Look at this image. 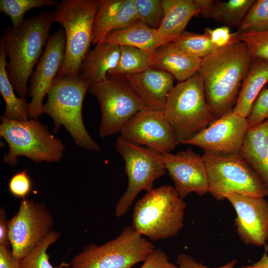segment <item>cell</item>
Returning <instances> with one entry per match:
<instances>
[{
  "label": "cell",
  "instance_id": "cell-1",
  "mask_svg": "<svg viewBox=\"0 0 268 268\" xmlns=\"http://www.w3.org/2000/svg\"><path fill=\"white\" fill-rule=\"evenodd\" d=\"M252 59L241 41L217 48L201 59L199 72L203 79L206 101L216 119L233 110Z\"/></svg>",
  "mask_w": 268,
  "mask_h": 268
},
{
  "label": "cell",
  "instance_id": "cell-2",
  "mask_svg": "<svg viewBox=\"0 0 268 268\" xmlns=\"http://www.w3.org/2000/svg\"><path fill=\"white\" fill-rule=\"evenodd\" d=\"M55 22L54 12H40L25 19L17 27H8L1 35L8 58L6 70L15 91L26 99L27 83L41 57Z\"/></svg>",
  "mask_w": 268,
  "mask_h": 268
},
{
  "label": "cell",
  "instance_id": "cell-3",
  "mask_svg": "<svg viewBox=\"0 0 268 268\" xmlns=\"http://www.w3.org/2000/svg\"><path fill=\"white\" fill-rule=\"evenodd\" d=\"M186 207L175 188L160 186L146 192L136 202L132 226L152 241L175 236L184 227Z\"/></svg>",
  "mask_w": 268,
  "mask_h": 268
},
{
  "label": "cell",
  "instance_id": "cell-4",
  "mask_svg": "<svg viewBox=\"0 0 268 268\" xmlns=\"http://www.w3.org/2000/svg\"><path fill=\"white\" fill-rule=\"evenodd\" d=\"M163 112L178 144H184L216 120L206 101L199 72L174 85Z\"/></svg>",
  "mask_w": 268,
  "mask_h": 268
},
{
  "label": "cell",
  "instance_id": "cell-5",
  "mask_svg": "<svg viewBox=\"0 0 268 268\" xmlns=\"http://www.w3.org/2000/svg\"><path fill=\"white\" fill-rule=\"evenodd\" d=\"M89 86L79 75L57 76L47 94L43 114L53 120L55 132L63 126L78 147L99 151L100 147L87 132L82 118V104Z\"/></svg>",
  "mask_w": 268,
  "mask_h": 268
},
{
  "label": "cell",
  "instance_id": "cell-6",
  "mask_svg": "<svg viewBox=\"0 0 268 268\" xmlns=\"http://www.w3.org/2000/svg\"><path fill=\"white\" fill-rule=\"evenodd\" d=\"M0 136L7 142L8 152L3 161L11 166L18 164L23 156L35 162L53 163L63 157L65 146L51 134L47 126L38 119L17 121L0 117Z\"/></svg>",
  "mask_w": 268,
  "mask_h": 268
},
{
  "label": "cell",
  "instance_id": "cell-7",
  "mask_svg": "<svg viewBox=\"0 0 268 268\" xmlns=\"http://www.w3.org/2000/svg\"><path fill=\"white\" fill-rule=\"evenodd\" d=\"M99 0H63L54 11L66 34V49L60 77L79 75L82 61L93 40L94 20Z\"/></svg>",
  "mask_w": 268,
  "mask_h": 268
},
{
  "label": "cell",
  "instance_id": "cell-8",
  "mask_svg": "<svg viewBox=\"0 0 268 268\" xmlns=\"http://www.w3.org/2000/svg\"><path fill=\"white\" fill-rule=\"evenodd\" d=\"M209 193L218 201L231 194L254 198L268 196V189L240 154L204 152Z\"/></svg>",
  "mask_w": 268,
  "mask_h": 268
},
{
  "label": "cell",
  "instance_id": "cell-9",
  "mask_svg": "<svg viewBox=\"0 0 268 268\" xmlns=\"http://www.w3.org/2000/svg\"><path fill=\"white\" fill-rule=\"evenodd\" d=\"M153 243L127 225L116 238L103 244L84 247L70 263L71 268H133L155 249Z\"/></svg>",
  "mask_w": 268,
  "mask_h": 268
},
{
  "label": "cell",
  "instance_id": "cell-10",
  "mask_svg": "<svg viewBox=\"0 0 268 268\" xmlns=\"http://www.w3.org/2000/svg\"><path fill=\"white\" fill-rule=\"evenodd\" d=\"M116 149L123 157L128 183L125 192L117 201L115 214L125 215L137 195L153 189L155 181L167 172L160 153L134 143L121 136L117 138Z\"/></svg>",
  "mask_w": 268,
  "mask_h": 268
},
{
  "label": "cell",
  "instance_id": "cell-11",
  "mask_svg": "<svg viewBox=\"0 0 268 268\" xmlns=\"http://www.w3.org/2000/svg\"><path fill=\"white\" fill-rule=\"evenodd\" d=\"M88 91L99 104L101 120L99 134L102 138L120 132L136 113L147 109L140 98L117 76L91 84Z\"/></svg>",
  "mask_w": 268,
  "mask_h": 268
},
{
  "label": "cell",
  "instance_id": "cell-12",
  "mask_svg": "<svg viewBox=\"0 0 268 268\" xmlns=\"http://www.w3.org/2000/svg\"><path fill=\"white\" fill-rule=\"evenodd\" d=\"M53 218L44 204L23 199L9 223V239L14 259L20 262L53 231Z\"/></svg>",
  "mask_w": 268,
  "mask_h": 268
},
{
  "label": "cell",
  "instance_id": "cell-13",
  "mask_svg": "<svg viewBox=\"0 0 268 268\" xmlns=\"http://www.w3.org/2000/svg\"><path fill=\"white\" fill-rule=\"evenodd\" d=\"M65 49L66 34L62 28L50 35L32 74L29 90L30 119H38L43 114V100L63 65Z\"/></svg>",
  "mask_w": 268,
  "mask_h": 268
},
{
  "label": "cell",
  "instance_id": "cell-14",
  "mask_svg": "<svg viewBox=\"0 0 268 268\" xmlns=\"http://www.w3.org/2000/svg\"><path fill=\"white\" fill-rule=\"evenodd\" d=\"M120 133L127 140L160 153H170L178 144L173 129L161 111L147 108L139 111Z\"/></svg>",
  "mask_w": 268,
  "mask_h": 268
},
{
  "label": "cell",
  "instance_id": "cell-15",
  "mask_svg": "<svg viewBox=\"0 0 268 268\" xmlns=\"http://www.w3.org/2000/svg\"><path fill=\"white\" fill-rule=\"evenodd\" d=\"M160 157L181 199L192 193L200 196L209 193L208 173L202 156L190 148L176 154L160 153Z\"/></svg>",
  "mask_w": 268,
  "mask_h": 268
},
{
  "label": "cell",
  "instance_id": "cell-16",
  "mask_svg": "<svg viewBox=\"0 0 268 268\" xmlns=\"http://www.w3.org/2000/svg\"><path fill=\"white\" fill-rule=\"evenodd\" d=\"M248 129L247 118L231 110L184 144L200 147L204 152L240 154Z\"/></svg>",
  "mask_w": 268,
  "mask_h": 268
},
{
  "label": "cell",
  "instance_id": "cell-17",
  "mask_svg": "<svg viewBox=\"0 0 268 268\" xmlns=\"http://www.w3.org/2000/svg\"><path fill=\"white\" fill-rule=\"evenodd\" d=\"M227 199L236 213L234 224L238 236L245 244L263 246L268 241V201L238 194Z\"/></svg>",
  "mask_w": 268,
  "mask_h": 268
},
{
  "label": "cell",
  "instance_id": "cell-18",
  "mask_svg": "<svg viewBox=\"0 0 268 268\" xmlns=\"http://www.w3.org/2000/svg\"><path fill=\"white\" fill-rule=\"evenodd\" d=\"M114 75L127 84L148 109L161 111L175 79L169 73L153 67L133 74Z\"/></svg>",
  "mask_w": 268,
  "mask_h": 268
},
{
  "label": "cell",
  "instance_id": "cell-19",
  "mask_svg": "<svg viewBox=\"0 0 268 268\" xmlns=\"http://www.w3.org/2000/svg\"><path fill=\"white\" fill-rule=\"evenodd\" d=\"M139 21L134 0H99L93 23L92 44L103 43L111 32L128 28Z\"/></svg>",
  "mask_w": 268,
  "mask_h": 268
},
{
  "label": "cell",
  "instance_id": "cell-20",
  "mask_svg": "<svg viewBox=\"0 0 268 268\" xmlns=\"http://www.w3.org/2000/svg\"><path fill=\"white\" fill-rule=\"evenodd\" d=\"M201 62V59L189 54L171 42L155 50L152 67L169 73L181 82L198 72Z\"/></svg>",
  "mask_w": 268,
  "mask_h": 268
},
{
  "label": "cell",
  "instance_id": "cell-21",
  "mask_svg": "<svg viewBox=\"0 0 268 268\" xmlns=\"http://www.w3.org/2000/svg\"><path fill=\"white\" fill-rule=\"evenodd\" d=\"M240 154L268 189V119L248 129Z\"/></svg>",
  "mask_w": 268,
  "mask_h": 268
},
{
  "label": "cell",
  "instance_id": "cell-22",
  "mask_svg": "<svg viewBox=\"0 0 268 268\" xmlns=\"http://www.w3.org/2000/svg\"><path fill=\"white\" fill-rule=\"evenodd\" d=\"M120 55L119 46L106 42L96 45L84 57L78 75L90 85L105 80L116 67Z\"/></svg>",
  "mask_w": 268,
  "mask_h": 268
},
{
  "label": "cell",
  "instance_id": "cell-23",
  "mask_svg": "<svg viewBox=\"0 0 268 268\" xmlns=\"http://www.w3.org/2000/svg\"><path fill=\"white\" fill-rule=\"evenodd\" d=\"M162 5L163 17L157 30L172 42L179 38L190 20L200 14L195 0H162Z\"/></svg>",
  "mask_w": 268,
  "mask_h": 268
},
{
  "label": "cell",
  "instance_id": "cell-24",
  "mask_svg": "<svg viewBox=\"0 0 268 268\" xmlns=\"http://www.w3.org/2000/svg\"><path fill=\"white\" fill-rule=\"evenodd\" d=\"M268 82V61L252 58L249 69L244 78L233 112L247 118L253 104Z\"/></svg>",
  "mask_w": 268,
  "mask_h": 268
},
{
  "label": "cell",
  "instance_id": "cell-25",
  "mask_svg": "<svg viewBox=\"0 0 268 268\" xmlns=\"http://www.w3.org/2000/svg\"><path fill=\"white\" fill-rule=\"evenodd\" d=\"M171 42L161 36L157 29L151 28L139 21L128 28L111 32L104 42L119 46L133 47L154 53L161 46Z\"/></svg>",
  "mask_w": 268,
  "mask_h": 268
},
{
  "label": "cell",
  "instance_id": "cell-26",
  "mask_svg": "<svg viewBox=\"0 0 268 268\" xmlns=\"http://www.w3.org/2000/svg\"><path fill=\"white\" fill-rule=\"evenodd\" d=\"M7 64L3 41L0 40V92L4 99L5 108L4 117L17 121L29 120V103L16 96L6 70Z\"/></svg>",
  "mask_w": 268,
  "mask_h": 268
},
{
  "label": "cell",
  "instance_id": "cell-27",
  "mask_svg": "<svg viewBox=\"0 0 268 268\" xmlns=\"http://www.w3.org/2000/svg\"><path fill=\"white\" fill-rule=\"evenodd\" d=\"M255 0H213L209 18L226 26L238 27Z\"/></svg>",
  "mask_w": 268,
  "mask_h": 268
},
{
  "label": "cell",
  "instance_id": "cell-28",
  "mask_svg": "<svg viewBox=\"0 0 268 268\" xmlns=\"http://www.w3.org/2000/svg\"><path fill=\"white\" fill-rule=\"evenodd\" d=\"M153 54L154 53L137 48L121 46L118 64L108 73L133 74L152 67Z\"/></svg>",
  "mask_w": 268,
  "mask_h": 268
},
{
  "label": "cell",
  "instance_id": "cell-29",
  "mask_svg": "<svg viewBox=\"0 0 268 268\" xmlns=\"http://www.w3.org/2000/svg\"><path fill=\"white\" fill-rule=\"evenodd\" d=\"M60 234L52 231L27 256L19 262L20 268H63L70 264L63 262L59 267H54L50 262L47 253L48 248L59 239Z\"/></svg>",
  "mask_w": 268,
  "mask_h": 268
},
{
  "label": "cell",
  "instance_id": "cell-30",
  "mask_svg": "<svg viewBox=\"0 0 268 268\" xmlns=\"http://www.w3.org/2000/svg\"><path fill=\"white\" fill-rule=\"evenodd\" d=\"M58 3L53 0H0V12L10 17L12 27L16 28L23 22L27 11L35 8L56 7Z\"/></svg>",
  "mask_w": 268,
  "mask_h": 268
},
{
  "label": "cell",
  "instance_id": "cell-31",
  "mask_svg": "<svg viewBox=\"0 0 268 268\" xmlns=\"http://www.w3.org/2000/svg\"><path fill=\"white\" fill-rule=\"evenodd\" d=\"M175 44L189 54L202 59L217 48L206 33H196L185 31Z\"/></svg>",
  "mask_w": 268,
  "mask_h": 268
},
{
  "label": "cell",
  "instance_id": "cell-32",
  "mask_svg": "<svg viewBox=\"0 0 268 268\" xmlns=\"http://www.w3.org/2000/svg\"><path fill=\"white\" fill-rule=\"evenodd\" d=\"M268 30V0H255L238 27L239 33Z\"/></svg>",
  "mask_w": 268,
  "mask_h": 268
},
{
  "label": "cell",
  "instance_id": "cell-33",
  "mask_svg": "<svg viewBox=\"0 0 268 268\" xmlns=\"http://www.w3.org/2000/svg\"><path fill=\"white\" fill-rule=\"evenodd\" d=\"M140 21L155 29L160 26L163 17L162 0H134Z\"/></svg>",
  "mask_w": 268,
  "mask_h": 268
},
{
  "label": "cell",
  "instance_id": "cell-34",
  "mask_svg": "<svg viewBox=\"0 0 268 268\" xmlns=\"http://www.w3.org/2000/svg\"><path fill=\"white\" fill-rule=\"evenodd\" d=\"M239 40L245 44L252 58L268 61V30L239 33Z\"/></svg>",
  "mask_w": 268,
  "mask_h": 268
},
{
  "label": "cell",
  "instance_id": "cell-35",
  "mask_svg": "<svg viewBox=\"0 0 268 268\" xmlns=\"http://www.w3.org/2000/svg\"><path fill=\"white\" fill-rule=\"evenodd\" d=\"M247 119L249 129L261 124L268 119V88H263L260 92Z\"/></svg>",
  "mask_w": 268,
  "mask_h": 268
},
{
  "label": "cell",
  "instance_id": "cell-36",
  "mask_svg": "<svg viewBox=\"0 0 268 268\" xmlns=\"http://www.w3.org/2000/svg\"><path fill=\"white\" fill-rule=\"evenodd\" d=\"M8 189L14 197L25 199L32 189V182L27 170L14 174L10 179Z\"/></svg>",
  "mask_w": 268,
  "mask_h": 268
},
{
  "label": "cell",
  "instance_id": "cell-37",
  "mask_svg": "<svg viewBox=\"0 0 268 268\" xmlns=\"http://www.w3.org/2000/svg\"><path fill=\"white\" fill-rule=\"evenodd\" d=\"M204 32L208 35L212 43L217 48H221L240 41L238 32L231 33L229 27L224 26L214 29L206 28Z\"/></svg>",
  "mask_w": 268,
  "mask_h": 268
},
{
  "label": "cell",
  "instance_id": "cell-38",
  "mask_svg": "<svg viewBox=\"0 0 268 268\" xmlns=\"http://www.w3.org/2000/svg\"><path fill=\"white\" fill-rule=\"evenodd\" d=\"M140 268H179L169 261L166 253L161 249H155L143 262Z\"/></svg>",
  "mask_w": 268,
  "mask_h": 268
},
{
  "label": "cell",
  "instance_id": "cell-39",
  "mask_svg": "<svg viewBox=\"0 0 268 268\" xmlns=\"http://www.w3.org/2000/svg\"><path fill=\"white\" fill-rule=\"evenodd\" d=\"M237 261L233 260L226 265L217 268H209L198 262L190 255L181 253L177 256L176 263L179 268H235Z\"/></svg>",
  "mask_w": 268,
  "mask_h": 268
},
{
  "label": "cell",
  "instance_id": "cell-40",
  "mask_svg": "<svg viewBox=\"0 0 268 268\" xmlns=\"http://www.w3.org/2000/svg\"><path fill=\"white\" fill-rule=\"evenodd\" d=\"M9 223L5 209H0V246L11 249L9 239Z\"/></svg>",
  "mask_w": 268,
  "mask_h": 268
},
{
  "label": "cell",
  "instance_id": "cell-41",
  "mask_svg": "<svg viewBox=\"0 0 268 268\" xmlns=\"http://www.w3.org/2000/svg\"><path fill=\"white\" fill-rule=\"evenodd\" d=\"M0 268H20L19 262L14 258L11 249L0 246Z\"/></svg>",
  "mask_w": 268,
  "mask_h": 268
},
{
  "label": "cell",
  "instance_id": "cell-42",
  "mask_svg": "<svg viewBox=\"0 0 268 268\" xmlns=\"http://www.w3.org/2000/svg\"><path fill=\"white\" fill-rule=\"evenodd\" d=\"M265 252L259 261L256 263L248 266H244L240 268H268V247L265 246Z\"/></svg>",
  "mask_w": 268,
  "mask_h": 268
}]
</instances>
